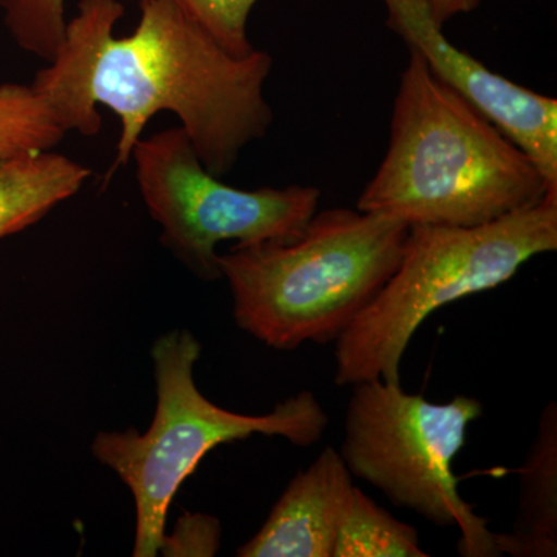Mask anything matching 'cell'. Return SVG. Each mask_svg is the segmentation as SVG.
Wrapping results in <instances>:
<instances>
[{"label":"cell","instance_id":"2","mask_svg":"<svg viewBox=\"0 0 557 557\" xmlns=\"http://www.w3.org/2000/svg\"><path fill=\"white\" fill-rule=\"evenodd\" d=\"M549 193L530 157L410 51L391 139L357 209L408 225L479 226Z\"/></svg>","mask_w":557,"mask_h":557},{"label":"cell","instance_id":"8","mask_svg":"<svg viewBox=\"0 0 557 557\" xmlns=\"http://www.w3.org/2000/svg\"><path fill=\"white\" fill-rule=\"evenodd\" d=\"M387 25L429 70L530 157L557 194V101L491 72L457 49L424 0H383Z\"/></svg>","mask_w":557,"mask_h":557},{"label":"cell","instance_id":"11","mask_svg":"<svg viewBox=\"0 0 557 557\" xmlns=\"http://www.w3.org/2000/svg\"><path fill=\"white\" fill-rule=\"evenodd\" d=\"M90 174L53 149L0 161V239L28 228L78 194Z\"/></svg>","mask_w":557,"mask_h":557},{"label":"cell","instance_id":"5","mask_svg":"<svg viewBox=\"0 0 557 557\" xmlns=\"http://www.w3.org/2000/svg\"><path fill=\"white\" fill-rule=\"evenodd\" d=\"M201 347L189 330H172L152 347L157 412L145 434L135 429L100 432L91 450L129 486L137 507L135 557H156L166 545L164 527L172 498L208 453L252 435L311 446L330 418L317 395L299 392L265 416L220 408L197 388L194 368Z\"/></svg>","mask_w":557,"mask_h":557},{"label":"cell","instance_id":"4","mask_svg":"<svg viewBox=\"0 0 557 557\" xmlns=\"http://www.w3.org/2000/svg\"><path fill=\"white\" fill-rule=\"evenodd\" d=\"M556 249L557 196L485 225H410L397 270L335 343V383L401 384L403 357L434 311L500 287Z\"/></svg>","mask_w":557,"mask_h":557},{"label":"cell","instance_id":"16","mask_svg":"<svg viewBox=\"0 0 557 557\" xmlns=\"http://www.w3.org/2000/svg\"><path fill=\"white\" fill-rule=\"evenodd\" d=\"M424 2L442 25L460 14L471 13L480 5V0H424Z\"/></svg>","mask_w":557,"mask_h":557},{"label":"cell","instance_id":"14","mask_svg":"<svg viewBox=\"0 0 557 557\" xmlns=\"http://www.w3.org/2000/svg\"><path fill=\"white\" fill-rule=\"evenodd\" d=\"M67 0H0V13L11 39L39 60H53L64 38Z\"/></svg>","mask_w":557,"mask_h":557},{"label":"cell","instance_id":"12","mask_svg":"<svg viewBox=\"0 0 557 557\" xmlns=\"http://www.w3.org/2000/svg\"><path fill=\"white\" fill-rule=\"evenodd\" d=\"M416 528L388 515L351 487L336 531L333 557H426Z\"/></svg>","mask_w":557,"mask_h":557},{"label":"cell","instance_id":"1","mask_svg":"<svg viewBox=\"0 0 557 557\" xmlns=\"http://www.w3.org/2000/svg\"><path fill=\"white\" fill-rule=\"evenodd\" d=\"M139 22L123 38L121 0H81L53 60L32 86L50 102L64 129L94 137L97 106L119 115L115 160L106 175L129 164L132 150L160 112L178 116L207 171L222 177L242 150L265 137L273 110L263 89L273 69L267 51L237 57L174 3L139 0Z\"/></svg>","mask_w":557,"mask_h":557},{"label":"cell","instance_id":"15","mask_svg":"<svg viewBox=\"0 0 557 557\" xmlns=\"http://www.w3.org/2000/svg\"><path fill=\"white\" fill-rule=\"evenodd\" d=\"M188 13L237 57L255 50L248 38V20L258 0H164Z\"/></svg>","mask_w":557,"mask_h":557},{"label":"cell","instance_id":"3","mask_svg":"<svg viewBox=\"0 0 557 557\" xmlns=\"http://www.w3.org/2000/svg\"><path fill=\"white\" fill-rule=\"evenodd\" d=\"M408 234L401 220L335 208L296 239L234 245L218 262L237 325L276 350L336 343L397 270Z\"/></svg>","mask_w":557,"mask_h":557},{"label":"cell","instance_id":"13","mask_svg":"<svg viewBox=\"0 0 557 557\" xmlns=\"http://www.w3.org/2000/svg\"><path fill=\"white\" fill-rule=\"evenodd\" d=\"M65 135L50 102L32 84L0 86V161L54 149Z\"/></svg>","mask_w":557,"mask_h":557},{"label":"cell","instance_id":"7","mask_svg":"<svg viewBox=\"0 0 557 557\" xmlns=\"http://www.w3.org/2000/svg\"><path fill=\"white\" fill-rule=\"evenodd\" d=\"M131 160L139 194L163 231L161 242L205 281L222 277V242L296 239L321 200L314 186L248 190L226 185L207 171L182 127L139 138Z\"/></svg>","mask_w":557,"mask_h":557},{"label":"cell","instance_id":"10","mask_svg":"<svg viewBox=\"0 0 557 557\" xmlns=\"http://www.w3.org/2000/svg\"><path fill=\"white\" fill-rule=\"evenodd\" d=\"M518 516L509 533H494L500 555L557 556V405L539 418L536 437L519 469Z\"/></svg>","mask_w":557,"mask_h":557},{"label":"cell","instance_id":"9","mask_svg":"<svg viewBox=\"0 0 557 557\" xmlns=\"http://www.w3.org/2000/svg\"><path fill=\"white\" fill-rule=\"evenodd\" d=\"M338 450L329 446L285 487L240 557H333L336 531L354 487Z\"/></svg>","mask_w":557,"mask_h":557},{"label":"cell","instance_id":"6","mask_svg":"<svg viewBox=\"0 0 557 557\" xmlns=\"http://www.w3.org/2000/svg\"><path fill=\"white\" fill-rule=\"evenodd\" d=\"M482 412V403L465 395L434 403L408 394L401 384H354L339 456L351 475L375 486L395 507L440 528L457 527L461 556H500L487 519L461 498L454 474L469 424Z\"/></svg>","mask_w":557,"mask_h":557}]
</instances>
